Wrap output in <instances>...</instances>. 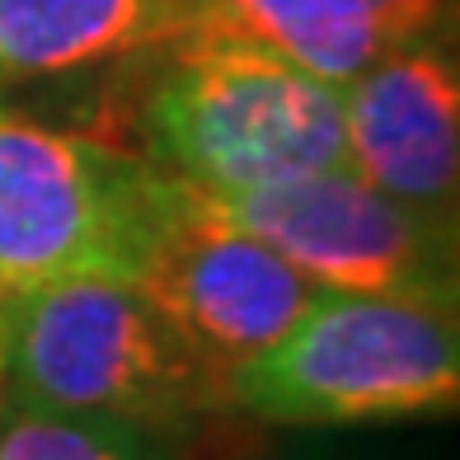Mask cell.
<instances>
[{"label": "cell", "mask_w": 460, "mask_h": 460, "mask_svg": "<svg viewBox=\"0 0 460 460\" xmlns=\"http://www.w3.org/2000/svg\"><path fill=\"white\" fill-rule=\"evenodd\" d=\"M122 61L94 137L193 193L230 198L348 164L343 90L259 48L174 33Z\"/></svg>", "instance_id": "1"}, {"label": "cell", "mask_w": 460, "mask_h": 460, "mask_svg": "<svg viewBox=\"0 0 460 460\" xmlns=\"http://www.w3.org/2000/svg\"><path fill=\"white\" fill-rule=\"evenodd\" d=\"M460 400L451 301L320 287L273 348L226 376L221 409L282 428L442 418Z\"/></svg>", "instance_id": "2"}, {"label": "cell", "mask_w": 460, "mask_h": 460, "mask_svg": "<svg viewBox=\"0 0 460 460\" xmlns=\"http://www.w3.org/2000/svg\"><path fill=\"white\" fill-rule=\"evenodd\" d=\"M5 400L48 413L122 418L160 437L221 409L217 385L183 352L146 291L103 273L14 291Z\"/></svg>", "instance_id": "3"}, {"label": "cell", "mask_w": 460, "mask_h": 460, "mask_svg": "<svg viewBox=\"0 0 460 460\" xmlns=\"http://www.w3.org/2000/svg\"><path fill=\"white\" fill-rule=\"evenodd\" d=\"M179 183L94 132L0 109V282L137 278Z\"/></svg>", "instance_id": "4"}, {"label": "cell", "mask_w": 460, "mask_h": 460, "mask_svg": "<svg viewBox=\"0 0 460 460\" xmlns=\"http://www.w3.org/2000/svg\"><path fill=\"white\" fill-rule=\"evenodd\" d=\"M198 198L315 287L456 305V226L385 198L348 164L230 198Z\"/></svg>", "instance_id": "5"}, {"label": "cell", "mask_w": 460, "mask_h": 460, "mask_svg": "<svg viewBox=\"0 0 460 460\" xmlns=\"http://www.w3.org/2000/svg\"><path fill=\"white\" fill-rule=\"evenodd\" d=\"M132 282L217 385V400L226 376L273 348L320 291L268 244L212 217L183 183Z\"/></svg>", "instance_id": "6"}, {"label": "cell", "mask_w": 460, "mask_h": 460, "mask_svg": "<svg viewBox=\"0 0 460 460\" xmlns=\"http://www.w3.org/2000/svg\"><path fill=\"white\" fill-rule=\"evenodd\" d=\"M348 170L385 198L456 226L460 85L447 52L404 43L343 90Z\"/></svg>", "instance_id": "7"}, {"label": "cell", "mask_w": 460, "mask_h": 460, "mask_svg": "<svg viewBox=\"0 0 460 460\" xmlns=\"http://www.w3.org/2000/svg\"><path fill=\"white\" fill-rule=\"evenodd\" d=\"M188 29V0H0V85L132 57Z\"/></svg>", "instance_id": "8"}, {"label": "cell", "mask_w": 460, "mask_h": 460, "mask_svg": "<svg viewBox=\"0 0 460 460\" xmlns=\"http://www.w3.org/2000/svg\"><path fill=\"white\" fill-rule=\"evenodd\" d=\"M259 48L305 75L348 90L394 38L367 0H188V29Z\"/></svg>", "instance_id": "9"}, {"label": "cell", "mask_w": 460, "mask_h": 460, "mask_svg": "<svg viewBox=\"0 0 460 460\" xmlns=\"http://www.w3.org/2000/svg\"><path fill=\"white\" fill-rule=\"evenodd\" d=\"M0 460H170L160 432L122 418L48 413L10 404L0 418Z\"/></svg>", "instance_id": "10"}, {"label": "cell", "mask_w": 460, "mask_h": 460, "mask_svg": "<svg viewBox=\"0 0 460 460\" xmlns=\"http://www.w3.org/2000/svg\"><path fill=\"white\" fill-rule=\"evenodd\" d=\"M367 5L385 24V33L394 38V48H404V43H423L442 24L447 0H367Z\"/></svg>", "instance_id": "11"}, {"label": "cell", "mask_w": 460, "mask_h": 460, "mask_svg": "<svg viewBox=\"0 0 460 460\" xmlns=\"http://www.w3.org/2000/svg\"><path fill=\"white\" fill-rule=\"evenodd\" d=\"M14 291L0 282V418H5V329H10V305H14Z\"/></svg>", "instance_id": "12"}]
</instances>
